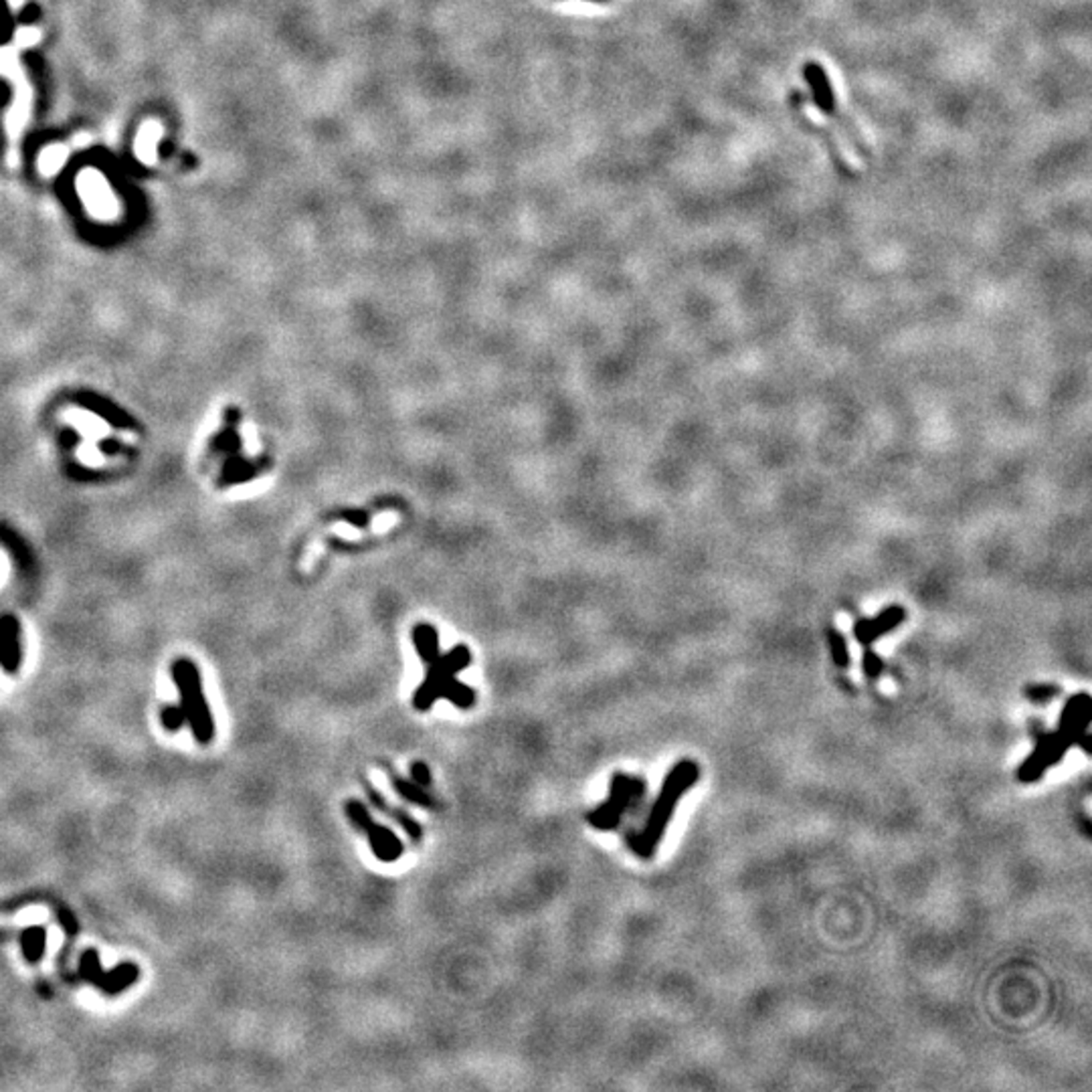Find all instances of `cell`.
<instances>
[{
  "mask_svg": "<svg viewBox=\"0 0 1092 1092\" xmlns=\"http://www.w3.org/2000/svg\"><path fill=\"white\" fill-rule=\"evenodd\" d=\"M698 775H700L698 764L694 761H688V759L676 763L674 767L670 769L666 779H663V785L660 789V795L654 803V808H651V811H649V818L644 825V830L630 837L632 850L637 853L639 858L649 860V858L656 856L658 846L662 842L663 834H666V827L672 820L677 803H680L686 791H690L696 785Z\"/></svg>",
  "mask_w": 1092,
  "mask_h": 1092,
  "instance_id": "cell-1",
  "label": "cell"
},
{
  "mask_svg": "<svg viewBox=\"0 0 1092 1092\" xmlns=\"http://www.w3.org/2000/svg\"><path fill=\"white\" fill-rule=\"evenodd\" d=\"M472 654L468 648L458 646L445 656H435L427 662V674L421 686L417 688L415 696H413V706L419 712H427L433 708V702L437 698H445L451 705H456L461 710H468L475 705V692L468 686L458 680V672L470 666Z\"/></svg>",
  "mask_w": 1092,
  "mask_h": 1092,
  "instance_id": "cell-2",
  "label": "cell"
},
{
  "mask_svg": "<svg viewBox=\"0 0 1092 1092\" xmlns=\"http://www.w3.org/2000/svg\"><path fill=\"white\" fill-rule=\"evenodd\" d=\"M1072 745H1081L1085 752H1090L1088 726L1074 724L1072 721L1060 719L1054 733H1046L1038 738L1036 749L1027 757L1018 771L1022 783H1034L1046 775V771L1064 759Z\"/></svg>",
  "mask_w": 1092,
  "mask_h": 1092,
  "instance_id": "cell-3",
  "label": "cell"
},
{
  "mask_svg": "<svg viewBox=\"0 0 1092 1092\" xmlns=\"http://www.w3.org/2000/svg\"><path fill=\"white\" fill-rule=\"evenodd\" d=\"M172 676L181 692V708L184 710L186 722L193 728L195 738L203 745L211 743L212 736H215V724H212L197 666L188 660H179L172 666Z\"/></svg>",
  "mask_w": 1092,
  "mask_h": 1092,
  "instance_id": "cell-4",
  "label": "cell"
},
{
  "mask_svg": "<svg viewBox=\"0 0 1092 1092\" xmlns=\"http://www.w3.org/2000/svg\"><path fill=\"white\" fill-rule=\"evenodd\" d=\"M644 794H646L644 779H637V777L625 773H615L611 777V791L607 801L601 803L597 809L589 811L587 822L601 832L615 830L621 822V815L630 809L637 799H642Z\"/></svg>",
  "mask_w": 1092,
  "mask_h": 1092,
  "instance_id": "cell-5",
  "label": "cell"
},
{
  "mask_svg": "<svg viewBox=\"0 0 1092 1092\" xmlns=\"http://www.w3.org/2000/svg\"><path fill=\"white\" fill-rule=\"evenodd\" d=\"M344 811L350 823L358 827V830L369 837L371 850L381 862L391 864L403 856V842H400L397 834L393 830H388L386 825L376 823L369 808L364 806L360 799H348L344 803Z\"/></svg>",
  "mask_w": 1092,
  "mask_h": 1092,
  "instance_id": "cell-6",
  "label": "cell"
},
{
  "mask_svg": "<svg viewBox=\"0 0 1092 1092\" xmlns=\"http://www.w3.org/2000/svg\"><path fill=\"white\" fill-rule=\"evenodd\" d=\"M803 73H806V80H808V83L811 85V90H813V99H815V104H818V108H820L822 114H823L827 120L836 122V124L839 125V128H842V130L848 134V140H850L853 146H856V148L860 150V153H862L860 156H864V158L868 156L870 148H868V144H866V140H864V136L860 134V130L856 128V125L852 124V120H848L846 116H842V114H839V111H837V104H836V94H834V90H832V83H830V80H827V73H825V69L820 66V63H808V66H806V71H803Z\"/></svg>",
  "mask_w": 1092,
  "mask_h": 1092,
  "instance_id": "cell-7",
  "label": "cell"
},
{
  "mask_svg": "<svg viewBox=\"0 0 1092 1092\" xmlns=\"http://www.w3.org/2000/svg\"><path fill=\"white\" fill-rule=\"evenodd\" d=\"M80 975L83 977V982L95 985L97 989H102L104 994L116 996V994H120V991L128 989L132 983L138 982V977H140V969H138L134 963H124L116 969L104 971L102 963H99L97 951L90 949V951H85L83 957H81Z\"/></svg>",
  "mask_w": 1092,
  "mask_h": 1092,
  "instance_id": "cell-8",
  "label": "cell"
},
{
  "mask_svg": "<svg viewBox=\"0 0 1092 1092\" xmlns=\"http://www.w3.org/2000/svg\"><path fill=\"white\" fill-rule=\"evenodd\" d=\"M905 618H907L905 609L900 605H890L882 613H878L876 618L856 621V625H853V635H856L862 646H872L878 637L895 632L896 627L905 621Z\"/></svg>",
  "mask_w": 1092,
  "mask_h": 1092,
  "instance_id": "cell-9",
  "label": "cell"
},
{
  "mask_svg": "<svg viewBox=\"0 0 1092 1092\" xmlns=\"http://www.w3.org/2000/svg\"><path fill=\"white\" fill-rule=\"evenodd\" d=\"M362 787H364V791H367L369 801L372 803V806H374L376 809H379V811H381V813H385V815H388V818L395 820V822H397L400 827H403L405 834H407V836L413 839V842H421V837H423V827H421V823H419L417 820H413L411 815H409L405 809H400V808H395V806H391V803L386 801V797L381 794V791H379V789H374V785H372L369 779H364V777H362Z\"/></svg>",
  "mask_w": 1092,
  "mask_h": 1092,
  "instance_id": "cell-10",
  "label": "cell"
},
{
  "mask_svg": "<svg viewBox=\"0 0 1092 1092\" xmlns=\"http://www.w3.org/2000/svg\"><path fill=\"white\" fill-rule=\"evenodd\" d=\"M383 764H385V771L388 775V779H391L393 789L397 791V794L400 797H403L409 803H415V806H419L423 809H439V801L430 794V791H427L421 785H417L415 781H411V779H405V777H400L388 763H383Z\"/></svg>",
  "mask_w": 1092,
  "mask_h": 1092,
  "instance_id": "cell-11",
  "label": "cell"
},
{
  "mask_svg": "<svg viewBox=\"0 0 1092 1092\" xmlns=\"http://www.w3.org/2000/svg\"><path fill=\"white\" fill-rule=\"evenodd\" d=\"M45 939H47V931L45 926H31L27 931L22 933L21 940H22V953L24 957H27L31 963L39 961L45 953Z\"/></svg>",
  "mask_w": 1092,
  "mask_h": 1092,
  "instance_id": "cell-12",
  "label": "cell"
},
{
  "mask_svg": "<svg viewBox=\"0 0 1092 1092\" xmlns=\"http://www.w3.org/2000/svg\"><path fill=\"white\" fill-rule=\"evenodd\" d=\"M827 644H830V651H832V660L837 668H848L850 666V651H848V642L846 637L836 632L830 630L827 632Z\"/></svg>",
  "mask_w": 1092,
  "mask_h": 1092,
  "instance_id": "cell-13",
  "label": "cell"
},
{
  "mask_svg": "<svg viewBox=\"0 0 1092 1092\" xmlns=\"http://www.w3.org/2000/svg\"><path fill=\"white\" fill-rule=\"evenodd\" d=\"M1060 694V688L1054 684H1034L1026 688V698H1030L1034 705H1048Z\"/></svg>",
  "mask_w": 1092,
  "mask_h": 1092,
  "instance_id": "cell-14",
  "label": "cell"
},
{
  "mask_svg": "<svg viewBox=\"0 0 1092 1092\" xmlns=\"http://www.w3.org/2000/svg\"><path fill=\"white\" fill-rule=\"evenodd\" d=\"M162 724H165V728L170 733L181 731V728L186 724L184 710L181 706L167 705L165 708H162Z\"/></svg>",
  "mask_w": 1092,
  "mask_h": 1092,
  "instance_id": "cell-15",
  "label": "cell"
},
{
  "mask_svg": "<svg viewBox=\"0 0 1092 1092\" xmlns=\"http://www.w3.org/2000/svg\"><path fill=\"white\" fill-rule=\"evenodd\" d=\"M409 773H411V781H415L417 785H421L425 789L431 787L433 777H431L430 767H427V764L423 761H413L409 764Z\"/></svg>",
  "mask_w": 1092,
  "mask_h": 1092,
  "instance_id": "cell-16",
  "label": "cell"
},
{
  "mask_svg": "<svg viewBox=\"0 0 1092 1092\" xmlns=\"http://www.w3.org/2000/svg\"><path fill=\"white\" fill-rule=\"evenodd\" d=\"M862 668H864V674L868 676L870 680H876V677L882 676V672H884V662L878 658L872 649H868V651H864Z\"/></svg>",
  "mask_w": 1092,
  "mask_h": 1092,
  "instance_id": "cell-17",
  "label": "cell"
},
{
  "mask_svg": "<svg viewBox=\"0 0 1092 1092\" xmlns=\"http://www.w3.org/2000/svg\"><path fill=\"white\" fill-rule=\"evenodd\" d=\"M589 3H607V0H589Z\"/></svg>",
  "mask_w": 1092,
  "mask_h": 1092,
  "instance_id": "cell-18",
  "label": "cell"
}]
</instances>
